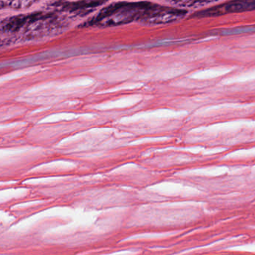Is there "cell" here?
Segmentation results:
<instances>
[{
  "label": "cell",
  "instance_id": "5b68a950",
  "mask_svg": "<svg viewBox=\"0 0 255 255\" xmlns=\"http://www.w3.org/2000/svg\"><path fill=\"white\" fill-rule=\"evenodd\" d=\"M212 1L213 0H171V2L181 5H192L198 2H209Z\"/></svg>",
  "mask_w": 255,
  "mask_h": 255
},
{
  "label": "cell",
  "instance_id": "6da1fadb",
  "mask_svg": "<svg viewBox=\"0 0 255 255\" xmlns=\"http://www.w3.org/2000/svg\"><path fill=\"white\" fill-rule=\"evenodd\" d=\"M183 10L168 8L146 2H119L104 8L86 23L87 26H116L142 20L150 23H164L181 18L186 14Z\"/></svg>",
  "mask_w": 255,
  "mask_h": 255
},
{
  "label": "cell",
  "instance_id": "7a4b0ae2",
  "mask_svg": "<svg viewBox=\"0 0 255 255\" xmlns=\"http://www.w3.org/2000/svg\"><path fill=\"white\" fill-rule=\"evenodd\" d=\"M255 9V0H235L198 13V17H215L230 13L242 12Z\"/></svg>",
  "mask_w": 255,
  "mask_h": 255
},
{
  "label": "cell",
  "instance_id": "3957f363",
  "mask_svg": "<svg viewBox=\"0 0 255 255\" xmlns=\"http://www.w3.org/2000/svg\"><path fill=\"white\" fill-rule=\"evenodd\" d=\"M107 2V0H83L77 2H55L51 5L50 8H54L60 11H69V12H77V14H83L92 11L94 8L103 5Z\"/></svg>",
  "mask_w": 255,
  "mask_h": 255
},
{
  "label": "cell",
  "instance_id": "277c9868",
  "mask_svg": "<svg viewBox=\"0 0 255 255\" xmlns=\"http://www.w3.org/2000/svg\"><path fill=\"white\" fill-rule=\"evenodd\" d=\"M37 0H2V5L5 3V5L10 6V8H22L32 5Z\"/></svg>",
  "mask_w": 255,
  "mask_h": 255
}]
</instances>
